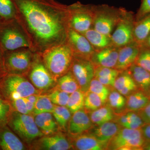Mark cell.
I'll return each instance as SVG.
<instances>
[{
  "instance_id": "obj_1",
  "label": "cell",
  "mask_w": 150,
  "mask_h": 150,
  "mask_svg": "<svg viewBox=\"0 0 150 150\" xmlns=\"http://www.w3.org/2000/svg\"><path fill=\"white\" fill-rule=\"evenodd\" d=\"M16 18L30 44V50L41 54L67 43L69 26L68 6L55 0H13Z\"/></svg>"
},
{
  "instance_id": "obj_2",
  "label": "cell",
  "mask_w": 150,
  "mask_h": 150,
  "mask_svg": "<svg viewBox=\"0 0 150 150\" xmlns=\"http://www.w3.org/2000/svg\"><path fill=\"white\" fill-rule=\"evenodd\" d=\"M40 55L44 65L56 80L71 69L74 54L67 43L54 46Z\"/></svg>"
},
{
  "instance_id": "obj_3",
  "label": "cell",
  "mask_w": 150,
  "mask_h": 150,
  "mask_svg": "<svg viewBox=\"0 0 150 150\" xmlns=\"http://www.w3.org/2000/svg\"><path fill=\"white\" fill-rule=\"evenodd\" d=\"M0 46L4 52L23 48L30 49L27 35L16 18L0 22Z\"/></svg>"
},
{
  "instance_id": "obj_4",
  "label": "cell",
  "mask_w": 150,
  "mask_h": 150,
  "mask_svg": "<svg viewBox=\"0 0 150 150\" xmlns=\"http://www.w3.org/2000/svg\"><path fill=\"white\" fill-rule=\"evenodd\" d=\"M126 11L124 9L106 5H93V28L102 34L111 36L113 30Z\"/></svg>"
},
{
  "instance_id": "obj_5",
  "label": "cell",
  "mask_w": 150,
  "mask_h": 150,
  "mask_svg": "<svg viewBox=\"0 0 150 150\" xmlns=\"http://www.w3.org/2000/svg\"><path fill=\"white\" fill-rule=\"evenodd\" d=\"M146 142L141 128H121L108 144L106 150H144Z\"/></svg>"
},
{
  "instance_id": "obj_6",
  "label": "cell",
  "mask_w": 150,
  "mask_h": 150,
  "mask_svg": "<svg viewBox=\"0 0 150 150\" xmlns=\"http://www.w3.org/2000/svg\"><path fill=\"white\" fill-rule=\"evenodd\" d=\"M0 88L8 100L39 93L33 84L22 75L15 74L7 75L0 85Z\"/></svg>"
},
{
  "instance_id": "obj_7",
  "label": "cell",
  "mask_w": 150,
  "mask_h": 150,
  "mask_svg": "<svg viewBox=\"0 0 150 150\" xmlns=\"http://www.w3.org/2000/svg\"><path fill=\"white\" fill-rule=\"evenodd\" d=\"M8 126L27 142L42 137L43 134L32 116L29 114H21L14 110L10 117Z\"/></svg>"
},
{
  "instance_id": "obj_8",
  "label": "cell",
  "mask_w": 150,
  "mask_h": 150,
  "mask_svg": "<svg viewBox=\"0 0 150 150\" xmlns=\"http://www.w3.org/2000/svg\"><path fill=\"white\" fill-rule=\"evenodd\" d=\"M69 28L83 34L93 28V5L83 4L78 2L68 6Z\"/></svg>"
},
{
  "instance_id": "obj_9",
  "label": "cell",
  "mask_w": 150,
  "mask_h": 150,
  "mask_svg": "<svg viewBox=\"0 0 150 150\" xmlns=\"http://www.w3.org/2000/svg\"><path fill=\"white\" fill-rule=\"evenodd\" d=\"M35 54L29 48L4 52L5 64L8 74L22 75L29 71Z\"/></svg>"
},
{
  "instance_id": "obj_10",
  "label": "cell",
  "mask_w": 150,
  "mask_h": 150,
  "mask_svg": "<svg viewBox=\"0 0 150 150\" xmlns=\"http://www.w3.org/2000/svg\"><path fill=\"white\" fill-rule=\"evenodd\" d=\"M135 22L134 14L126 11L111 34L112 45L121 48L134 41Z\"/></svg>"
},
{
  "instance_id": "obj_11",
  "label": "cell",
  "mask_w": 150,
  "mask_h": 150,
  "mask_svg": "<svg viewBox=\"0 0 150 150\" xmlns=\"http://www.w3.org/2000/svg\"><path fill=\"white\" fill-rule=\"evenodd\" d=\"M94 69L90 60L74 56L70 71L77 81L81 90L85 93L88 91L90 84L94 77Z\"/></svg>"
},
{
  "instance_id": "obj_12",
  "label": "cell",
  "mask_w": 150,
  "mask_h": 150,
  "mask_svg": "<svg viewBox=\"0 0 150 150\" xmlns=\"http://www.w3.org/2000/svg\"><path fill=\"white\" fill-rule=\"evenodd\" d=\"M30 79L35 88L46 90L54 84L56 80L46 68L40 54H35L29 74Z\"/></svg>"
},
{
  "instance_id": "obj_13",
  "label": "cell",
  "mask_w": 150,
  "mask_h": 150,
  "mask_svg": "<svg viewBox=\"0 0 150 150\" xmlns=\"http://www.w3.org/2000/svg\"><path fill=\"white\" fill-rule=\"evenodd\" d=\"M67 43L74 56L90 60L95 51L84 35L71 28L68 31Z\"/></svg>"
},
{
  "instance_id": "obj_14",
  "label": "cell",
  "mask_w": 150,
  "mask_h": 150,
  "mask_svg": "<svg viewBox=\"0 0 150 150\" xmlns=\"http://www.w3.org/2000/svg\"><path fill=\"white\" fill-rule=\"evenodd\" d=\"M93 127L89 116L82 108L73 113L69 122L68 130L70 135L76 137L87 133Z\"/></svg>"
},
{
  "instance_id": "obj_15",
  "label": "cell",
  "mask_w": 150,
  "mask_h": 150,
  "mask_svg": "<svg viewBox=\"0 0 150 150\" xmlns=\"http://www.w3.org/2000/svg\"><path fill=\"white\" fill-rule=\"evenodd\" d=\"M141 45L133 41L119 48L118 60L115 69L120 72L126 71L135 64Z\"/></svg>"
},
{
  "instance_id": "obj_16",
  "label": "cell",
  "mask_w": 150,
  "mask_h": 150,
  "mask_svg": "<svg viewBox=\"0 0 150 150\" xmlns=\"http://www.w3.org/2000/svg\"><path fill=\"white\" fill-rule=\"evenodd\" d=\"M119 48L112 45L96 51L90 60L94 67L100 66L115 68L118 60Z\"/></svg>"
},
{
  "instance_id": "obj_17",
  "label": "cell",
  "mask_w": 150,
  "mask_h": 150,
  "mask_svg": "<svg viewBox=\"0 0 150 150\" xmlns=\"http://www.w3.org/2000/svg\"><path fill=\"white\" fill-rule=\"evenodd\" d=\"M121 127L115 121H111L96 127L94 126L87 133L107 146L108 142L115 136Z\"/></svg>"
},
{
  "instance_id": "obj_18",
  "label": "cell",
  "mask_w": 150,
  "mask_h": 150,
  "mask_svg": "<svg viewBox=\"0 0 150 150\" xmlns=\"http://www.w3.org/2000/svg\"><path fill=\"white\" fill-rule=\"evenodd\" d=\"M137 88L150 99V73L134 64L127 69Z\"/></svg>"
},
{
  "instance_id": "obj_19",
  "label": "cell",
  "mask_w": 150,
  "mask_h": 150,
  "mask_svg": "<svg viewBox=\"0 0 150 150\" xmlns=\"http://www.w3.org/2000/svg\"><path fill=\"white\" fill-rule=\"evenodd\" d=\"M25 149V147L21 140L8 125L0 128V150Z\"/></svg>"
},
{
  "instance_id": "obj_20",
  "label": "cell",
  "mask_w": 150,
  "mask_h": 150,
  "mask_svg": "<svg viewBox=\"0 0 150 150\" xmlns=\"http://www.w3.org/2000/svg\"><path fill=\"white\" fill-rule=\"evenodd\" d=\"M39 143L40 148L43 150H67L73 147L72 143L61 134L43 137Z\"/></svg>"
},
{
  "instance_id": "obj_21",
  "label": "cell",
  "mask_w": 150,
  "mask_h": 150,
  "mask_svg": "<svg viewBox=\"0 0 150 150\" xmlns=\"http://www.w3.org/2000/svg\"><path fill=\"white\" fill-rule=\"evenodd\" d=\"M73 146L79 150H106L107 146L88 133L75 137Z\"/></svg>"
},
{
  "instance_id": "obj_22",
  "label": "cell",
  "mask_w": 150,
  "mask_h": 150,
  "mask_svg": "<svg viewBox=\"0 0 150 150\" xmlns=\"http://www.w3.org/2000/svg\"><path fill=\"white\" fill-rule=\"evenodd\" d=\"M96 51H98L112 45L111 36L104 35L91 28L83 33Z\"/></svg>"
},
{
  "instance_id": "obj_23",
  "label": "cell",
  "mask_w": 150,
  "mask_h": 150,
  "mask_svg": "<svg viewBox=\"0 0 150 150\" xmlns=\"http://www.w3.org/2000/svg\"><path fill=\"white\" fill-rule=\"evenodd\" d=\"M35 123L43 134L51 135L58 130V125L51 112H44L36 115Z\"/></svg>"
},
{
  "instance_id": "obj_24",
  "label": "cell",
  "mask_w": 150,
  "mask_h": 150,
  "mask_svg": "<svg viewBox=\"0 0 150 150\" xmlns=\"http://www.w3.org/2000/svg\"><path fill=\"white\" fill-rule=\"evenodd\" d=\"M150 33V13L138 21H135L134 31V41L142 45Z\"/></svg>"
},
{
  "instance_id": "obj_25",
  "label": "cell",
  "mask_w": 150,
  "mask_h": 150,
  "mask_svg": "<svg viewBox=\"0 0 150 150\" xmlns=\"http://www.w3.org/2000/svg\"><path fill=\"white\" fill-rule=\"evenodd\" d=\"M150 102V99L139 90H136L127 96L126 111H138L145 107Z\"/></svg>"
},
{
  "instance_id": "obj_26",
  "label": "cell",
  "mask_w": 150,
  "mask_h": 150,
  "mask_svg": "<svg viewBox=\"0 0 150 150\" xmlns=\"http://www.w3.org/2000/svg\"><path fill=\"white\" fill-rule=\"evenodd\" d=\"M89 117L93 124L99 126L112 121L115 117V112L108 105H106L92 111Z\"/></svg>"
},
{
  "instance_id": "obj_27",
  "label": "cell",
  "mask_w": 150,
  "mask_h": 150,
  "mask_svg": "<svg viewBox=\"0 0 150 150\" xmlns=\"http://www.w3.org/2000/svg\"><path fill=\"white\" fill-rule=\"evenodd\" d=\"M58 89L70 94L80 89L77 81L70 70L58 79Z\"/></svg>"
},
{
  "instance_id": "obj_28",
  "label": "cell",
  "mask_w": 150,
  "mask_h": 150,
  "mask_svg": "<svg viewBox=\"0 0 150 150\" xmlns=\"http://www.w3.org/2000/svg\"><path fill=\"white\" fill-rule=\"evenodd\" d=\"M53 116L58 125L63 130L68 129V125L71 117V112L65 106L55 105L53 112Z\"/></svg>"
},
{
  "instance_id": "obj_29",
  "label": "cell",
  "mask_w": 150,
  "mask_h": 150,
  "mask_svg": "<svg viewBox=\"0 0 150 150\" xmlns=\"http://www.w3.org/2000/svg\"><path fill=\"white\" fill-rule=\"evenodd\" d=\"M85 96V93L80 89L70 94L67 106L71 113L73 114L83 108Z\"/></svg>"
},
{
  "instance_id": "obj_30",
  "label": "cell",
  "mask_w": 150,
  "mask_h": 150,
  "mask_svg": "<svg viewBox=\"0 0 150 150\" xmlns=\"http://www.w3.org/2000/svg\"><path fill=\"white\" fill-rule=\"evenodd\" d=\"M13 109L0 88V128L8 125Z\"/></svg>"
},
{
  "instance_id": "obj_31",
  "label": "cell",
  "mask_w": 150,
  "mask_h": 150,
  "mask_svg": "<svg viewBox=\"0 0 150 150\" xmlns=\"http://www.w3.org/2000/svg\"><path fill=\"white\" fill-rule=\"evenodd\" d=\"M16 9L13 0H0V18L2 20L16 18Z\"/></svg>"
},
{
  "instance_id": "obj_32",
  "label": "cell",
  "mask_w": 150,
  "mask_h": 150,
  "mask_svg": "<svg viewBox=\"0 0 150 150\" xmlns=\"http://www.w3.org/2000/svg\"><path fill=\"white\" fill-rule=\"evenodd\" d=\"M88 91H91L98 95L102 100L103 105L107 102L108 98L110 93V91L107 86L94 77L92 80L90 84Z\"/></svg>"
},
{
  "instance_id": "obj_33",
  "label": "cell",
  "mask_w": 150,
  "mask_h": 150,
  "mask_svg": "<svg viewBox=\"0 0 150 150\" xmlns=\"http://www.w3.org/2000/svg\"><path fill=\"white\" fill-rule=\"evenodd\" d=\"M55 105L48 96H40L35 104L33 112L35 115L44 112H51L54 111Z\"/></svg>"
},
{
  "instance_id": "obj_34",
  "label": "cell",
  "mask_w": 150,
  "mask_h": 150,
  "mask_svg": "<svg viewBox=\"0 0 150 150\" xmlns=\"http://www.w3.org/2000/svg\"><path fill=\"white\" fill-rule=\"evenodd\" d=\"M107 101L108 106L113 110H120L126 105V100L123 96L117 91L110 93Z\"/></svg>"
},
{
  "instance_id": "obj_35",
  "label": "cell",
  "mask_w": 150,
  "mask_h": 150,
  "mask_svg": "<svg viewBox=\"0 0 150 150\" xmlns=\"http://www.w3.org/2000/svg\"><path fill=\"white\" fill-rule=\"evenodd\" d=\"M135 64L150 73V48L141 45Z\"/></svg>"
},
{
  "instance_id": "obj_36",
  "label": "cell",
  "mask_w": 150,
  "mask_h": 150,
  "mask_svg": "<svg viewBox=\"0 0 150 150\" xmlns=\"http://www.w3.org/2000/svg\"><path fill=\"white\" fill-rule=\"evenodd\" d=\"M102 105V100L96 94L90 91L86 93L84 104L85 109L92 111L101 107Z\"/></svg>"
},
{
  "instance_id": "obj_37",
  "label": "cell",
  "mask_w": 150,
  "mask_h": 150,
  "mask_svg": "<svg viewBox=\"0 0 150 150\" xmlns=\"http://www.w3.org/2000/svg\"><path fill=\"white\" fill-rule=\"evenodd\" d=\"M70 94L59 89L55 90L48 96L49 99L54 105L60 106H66Z\"/></svg>"
},
{
  "instance_id": "obj_38",
  "label": "cell",
  "mask_w": 150,
  "mask_h": 150,
  "mask_svg": "<svg viewBox=\"0 0 150 150\" xmlns=\"http://www.w3.org/2000/svg\"><path fill=\"white\" fill-rule=\"evenodd\" d=\"M134 81L127 70L120 72L115 79L114 88L118 91L121 90Z\"/></svg>"
},
{
  "instance_id": "obj_39",
  "label": "cell",
  "mask_w": 150,
  "mask_h": 150,
  "mask_svg": "<svg viewBox=\"0 0 150 150\" xmlns=\"http://www.w3.org/2000/svg\"><path fill=\"white\" fill-rule=\"evenodd\" d=\"M94 78L100 77H117L120 71L115 68L104 67H94Z\"/></svg>"
},
{
  "instance_id": "obj_40",
  "label": "cell",
  "mask_w": 150,
  "mask_h": 150,
  "mask_svg": "<svg viewBox=\"0 0 150 150\" xmlns=\"http://www.w3.org/2000/svg\"><path fill=\"white\" fill-rule=\"evenodd\" d=\"M13 110L24 114H30L27 110L23 98H15L8 100Z\"/></svg>"
},
{
  "instance_id": "obj_41",
  "label": "cell",
  "mask_w": 150,
  "mask_h": 150,
  "mask_svg": "<svg viewBox=\"0 0 150 150\" xmlns=\"http://www.w3.org/2000/svg\"><path fill=\"white\" fill-rule=\"evenodd\" d=\"M150 13V0H142L139 8L135 16V21H138Z\"/></svg>"
},
{
  "instance_id": "obj_42",
  "label": "cell",
  "mask_w": 150,
  "mask_h": 150,
  "mask_svg": "<svg viewBox=\"0 0 150 150\" xmlns=\"http://www.w3.org/2000/svg\"><path fill=\"white\" fill-rule=\"evenodd\" d=\"M8 74L5 64L4 52L0 46V85Z\"/></svg>"
},
{
  "instance_id": "obj_43",
  "label": "cell",
  "mask_w": 150,
  "mask_h": 150,
  "mask_svg": "<svg viewBox=\"0 0 150 150\" xmlns=\"http://www.w3.org/2000/svg\"><path fill=\"white\" fill-rule=\"evenodd\" d=\"M136 112L139 115L144 124L150 123V102L144 108Z\"/></svg>"
},
{
  "instance_id": "obj_44",
  "label": "cell",
  "mask_w": 150,
  "mask_h": 150,
  "mask_svg": "<svg viewBox=\"0 0 150 150\" xmlns=\"http://www.w3.org/2000/svg\"><path fill=\"white\" fill-rule=\"evenodd\" d=\"M116 77L114 76L100 77L96 79L106 86H109L114 87Z\"/></svg>"
},
{
  "instance_id": "obj_45",
  "label": "cell",
  "mask_w": 150,
  "mask_h": 150,
  "mask_svg": "<svg viewBox=\"0 0 150 150\" xmlns=\"http://www.w3.org/2000/svg\"><path fill=\"white\" fill-rule=\"evenodd\" d=\"M137 89H138V88H137V85L135 82H134V83H132L129 85L126 86L125 87L123 88L118 92L122 95L127 96Z\"/></svg>"
},
{
  "instance_id": "obj_46",
  "label": "cell",
  "mask_w": 150,
  "mask_h": 150,
  "mask_svg": "<svg viewBox=\"0 0 150 150\" xmlns=\"http://www.w3.org/2000/svg\"><path fill=\"white\" fill-rule=\"evenodd\" d=\"M141 129L146 143L149 142L150 141V123L144 124L141 127Z\"/></svg>"
},
{
  "instance_id": "obj_47",
  "label": "cell",
  "mask_w": 150,
  "mask_h": 150,
  "mask_svg": "<svg viewBox=\"0 0 150 150\" xmlns=\"http://www.w3.org/2000/svg\"><path fill=\"white\" fill-rule=\"evenodd\" d=\"M24 98L25 102V105H26L27 110H28V112H29V113L33 112L34 107H35V104L30 102L28 100L26 99L25 98Z\"/></svg>"
},
{
  "instance_id": "obj_48",
  "label": "cell",
  "mask_w": 150,
  "mask_h": 150,
  "mask_svg": "<svg viewBox=\"0 0 150 150\" xmlns=\"http://www.w3.org/2000/svg\"><path fill=\"white\" fill-rule=\"evenodd\" d=\"M40 96L38 95L37 94H34L31 95H30L29 96L26 97L25 98L30 102H32L35 104Z\"/></svg>"
},
{
  "instance_id": "obj_49",
  "label": "cell",
  "mask_w": 150,
  "mask_h": 150,
  "mask_svg": "<svg viewBox=\"0 0 150 150\" xmlns=\"http://www.w3.org/2000/svg\"><path fill=\"white\" fill-rule=\"evenodd\" d=\"M142 45H144L150 49V33L146 38L144 42Z\"/></svg>"
},
{
  "instance_id": "obj_50",
  "label": "cell",
  "mask_w": 150,
  "mask_h": 150,
  "mask_svg": "<svg viewBox=\"0 0 150 150\" xmlns=\"http://www.w3.org/2000/svg\"><path fill=\"white\" fill-rule=\"evenodd\" d=\"M144 150H150V141L146 142L144 146Z\"/></svg>"
},
{
  "instance_id": "obj_51",
  "label": "cell",
  "mask_w": 150,
  "mask_h": 150,
  "mask_svg": "<svg viewBox=\"0 0 150 150\" xmlns=\"http://www.w3.org/2000/svg\"><path fill=\"white\" fill-rule=\"evenodd\" d=\"M2 20L1 18H0V22Z\"/></svg>"
}]
</instances>
